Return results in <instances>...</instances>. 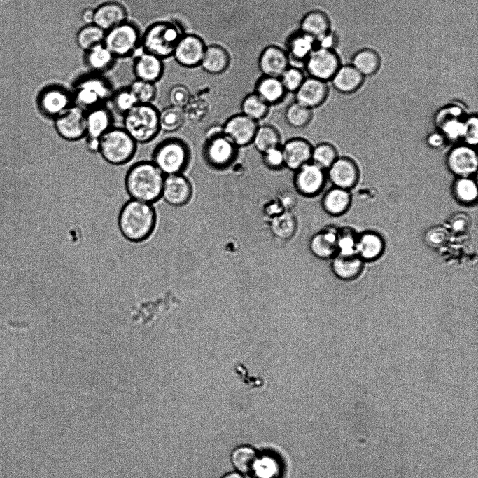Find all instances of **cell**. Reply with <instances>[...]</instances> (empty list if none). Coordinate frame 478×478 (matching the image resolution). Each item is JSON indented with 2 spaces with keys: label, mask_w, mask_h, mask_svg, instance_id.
Instances as JSON below:
<instances>
[{
  "label": "cell",
  "mask_w": 478,
  "mask_h": 478,
  "mask_svg": "<svg viewBox=\"0 0 478 478\" xmlns=\"http://www.w3.org/2000/svg\"><path fill=\"white\" fill-rule=\"evenodd\" d=\"M165 175L151 161L133 164L125 177V187L131 199L153 204L161 198Z\"/></svg>",
  "instance_id": "cell-1"
},
{
  "label": "cell",
  "mask_w": 478,
  "mask_h": 478,
  "mask_svg": "<svg viewBox=\"0 0 478 478\" xmlns=\"http://www.w3.org/2000/svg\"><path fill=\"white\" fill-rule=\"evenodd\" d=\"M157 214L153 204L129 199L121 207L118 225L122 235L131 242H142L153 233Z\"/></svg>",
  "instance_id": "cell-2"
},
{
  "label": "cell",
  "mask_w": 478,
  "mask_h": 478,
  "mask_svg": "<svg viewBox=\"0 0 478 478\" xmlns=\"http://www.w3.org/2000/svg\"><path fill=\"white\" fill-rule=\"evenodd\" d=\"M159 112L151 103H138L123 115V128L136 143L150 142L160 131Z\"/></svg>",
  "instance_id": "cell-3"
},
{
  "label": "cell",
  "mask_w": 478,
  "mask_h": 478,
  "mask_svg": "<svg viewBox=\"0 0 478 478\" xmlns=\"http://www.w3.org/2000/svg\"><path fill=\"white\" fill-rule=\"evenodd\" d=\"M190 152L182 139L171 137L160 142L153 149L151 161L166 176L182 174L187 168Z\"/></svg>",
  "instance_id": "cell-4"
},
{
  "label": "cell",
  "mask_w": 478,
  "mask_h": 478,
  "mask_svg": "<svg viewBox=\"0 0 478 478\" xmlns=\"http://www.w3.org/2000/svg\"><path fill=\"white\" fill-rule=\"evenodd\" d=\"M136 144L123 128L112 127L101 137L98 153L109 164L125 165L134 156Z\"/></svg>",
  "instance_id": "cell-5"
},
{
  "label": "cell",
  "mask_w": 478,
  "mask_h": 478,
  "mask_svg": "<svg viewBox=\"0 0 478 478\" xmlns=\"http://www.w3.org/2000/svg\"><path fill=\"white\" fill-rule=\"evenodd\" d=\"M181 27L171 22H158L146 31L142 43L145 51L167 58L173 55L175 46L183 36Z\"/></svg>",
  "instance_id": "cell-6"
},
{
  "label": "cell",
  "mask_w": 478,
  "mask_h": 478,
  "mask_svg": "<svg viewBox=\"0 0 478 478\" xmlns=\"http://www.w3.org/2000/svg\"><path fill=\"white\" fill-rule=\"evenodd\" d=\"M110 85L103 78H86L78 83L72 95L73 104L85 111L104 106L112 97Z\"/></svg>",
  "instance_id": "cell-7"
},
{
  "label": "cell",
  "mask_w": 478,
  "mask_h": 478,
  "mask_svg": "<svg viewBox=\"0 0 478 478\" xmlns=\"http://www.w3.org/2000/svg\"><path fill=\"white\" fill-rule=\"evenodd\" d=\"M140 41L138 29L126 21L106 32L103 43L115 57L130 55Z\"/></svg>",
  "instance_id": "cell-8"
},
{
  "label": "cell",
  "mask_w": 478,
  "mask_h": 478,
  "mask_svg": "<svg viewBox=\"0 0 478 478\" xmlns=\"http://www.w3.org/2000/svg\"><path fill=\"white\" fill-rule=\"evenodd\" d=\"M237 146L223 133H214L206 140L204 157L207 163L216 169L228 167L234 160Z\"/></svg>",
  "instance_id": "cell-9"
},
{
  "label": "cell",
  "mask_w": 478,
  "mask_h": 478,
  "mask_svg": "<svg viewBox=\"0 0 478 478\" xmlns=\"http://www.w3.org/2000/svg\"><path fill=\"white\" fill-rule=\"evenodd\" d=\"M303 65L309 76L327 81L332 79L339 68L340 60L333 49L317 46Z\"/></svg>",
  "instance_id": "cell-10"
},
{
  "label": "cell",
  "mask_w": 478,
  "mask_h": 478,
  "mask_svg": "<svg viewBox=\"0 0 478 478\" xmlns=\"http://www.w3.org/2000/svg\"><path fill=\"white\" fill-rule=\"evenodd\" d=\"M113 117L111 111L104 106L86 111V147L90 153H98L99 140L103 135L111 128Z\"/></svg>",
  "instance_id": "cell-11"
},
{
  "label": "cell",
  "mask_w": 478,
  "mask_h": 478,
  "mask_svg": "<svg viewBox=\"0 0 478 478\" xmlns=\"http://www.w3.org/2000/svg\"><path fill=\"white\" fill-rule=\"evenodd\" d=\"M55 128L57 134L66 141L80 140L86 135V111L73 104L55 118Z\"/></svg>",
  "instance_id": "cell-12"
},
{
  "label": "cell",
  "mask_w": 478,
  "mask_h": 478,
  "mask_svg": "<svg viewBox=\"0 0 478 478\" xmlns=\"http://www.w3.org/2000/svg\"><path fill=\"white\" fill-rule=\"evenodd\" d=\"M324 170L309 161L304 163L296 170L294 175V186L302 196L313 197L318 195L323 189L325 175Z\"/></svg>",
  "instance_id": "cell-13"
},
{
  "label": "cell",
  "mask_w": 478,
  "mask_h": 478,
  "mask_svg": "<svg viewBox=\"0 0 478 478\" xmlns=\"http://www.w3.org/2000/svg\"><path fill=\"white\" fill-rule=\"evenodd\" d=\"M258 127V121L241 113L227 119L222 132L237 147L245 146L252 144Z\"/></svg>",
  "instance_id": "cell-14"
},
{
  "label": "cell",
  "mask_w": 478,
  "mask_h": 478,
  "mask_svg": "<svg viewBox=\"0 0 478 478\" xmlns=\"http://www.w3.org/2000/svg\"><path fill=\"white\" fill-rule=\"evenodd\" d=\"M206 47L200 36L193 34H183L176 43L172 55L181 66L195 67L200 66Z\"/></svg>",
  "instance_id": "cell-15"
},
{
  "label": "cell",
  "mask_w": 478,
  "mask_h": 478,
  "mask_svg": "<svg viewBox=\"0 0 478 478\" xmlns=\"http://www.w3.org/2000/svg\"><path fill=\"white\" fill-rule=\"evenodd\" d=\"M38 107L47 117L56 118L73 104L72 95L66 89L52 86L44 90L38 98Z\"/></svg>",
  "instance_id": "cell-16"
},
{
  "label": "cell",
  "mask_w": 478,
  "mask_h": 478,
  "mask_svg": "<svg viewBox=\"0 0 478 478\" xmlns=\"http://www.w3.org/2000/svg\"><path fill=\"white\" fill-rule=\"evenodd\" d=\"M192 186L183 174L166 175L162 196L171 206L181 207L189 203L192 196Z\"/></svg>",
  "instance_id": "cell-17"
},
{
  "label": "cell",
  "mask_w": 478,
  "mask_h": 478,
  "mask_svg": "<svg viewBox=\"0 0 478 478\" xmlns=\"http://www.w3.org/2000/svg\"><path fill=\"white\" fill-rule=\"evenodd\" d=\"M447 163L449 170L458 177H470L477 172L478 159L472 146H456L449 151Z\"/></svg>",
  "instance_id": "cell-18"
},
{
  "label": "cell",
  "mask_w": 478,
  "mask_h": 478,
  "mask_svg": "<svg viewBox=\"0 0 478 478\" xmlns=\"http://www.w3.org/2000/svg\"><path fill=\"white\" fill-rule=\"evenodd\" d=\"M328 177L333 186L349 191L358 182L359 170L351 158L338 157L328 169Z\"/></svg>",
  "instance_id": "cell-19"
},
{
  "label": "cell",
  "mask_w": 478,
  "mask_h": 478,
  "mask_svg": "<svg viewBox=\"0 0 478 478\" xmlns=\"http://www.w3.org/2000/svg\"><path fill=\"white\" fill-rule=\"evenodd\" d=\"M328 93L326 81L309 76L295 92V102L312 109L323 104Z\"/></svg>",
  "instance_id": "cell-20"
},
{
  "label": "cell",
  "mask_w": 478,
  "mask_h": 478,
  "mask_svg": "<svg viewBox=\"0 0 478 478\" xmlns=\"http://www.w3.org/2000/svg\"><path fill=\"white\" fill-rule=\"evenodd\" d=\"M258 63L262 75L274 77H280L290 66L286 51L275 45H269L262 50Z\"/></svg>",
  "instance_id": "cell-21"
},
{
  "label": "cell",
  "mask_w": 478,
  "mask_h": 478,
  "mask_svg": "<svg viewBox=\"0 0 478 478\" xmlns=\"http://www.w3.org/2000/svg\"><path fill=\"white\" fill-rule=\"evenodd\" d=\"M312 148L310 142L304 138L295 137L286 141L281 146L285 167L295 171L311 161Z\"/></svg>",
  "instance_id": "cell-22"
},
{
  "label": "cell",
  "mask_w": 478,
  "mask_h": 478,
  "mask_svg": "<svg viewBox=\"0 0 478 478\" xmlns=\"http://www.w3.org/2000/svg\"><path fill=\"white\" fill-rule=\"evenodd\" d=\"M317 40L310 35L297 30L293 32L286 41V53L290 62L304 64L305 60L317 47Z\"/></svg>",
  "instance_id": "cell-23"
},
{
  "label": "cell",
  "mask_w": 478,
  "mask_h": 478,
  "mask_svg": "<svg viewBox=\"0 0 478 478\" xmlns=\"http://www.w3.org/2000/svg\"><path fill=\"white\" fill-rule=\"evenodd\" d=\"M126 18L127 12L123 6L117 2H106L94 10L93 24L106 32L125 22Z\"/></svg>",
  "instance_id": "cell-24"
},
{
  "label": "cell",
  "mask_w": 478,
  "mask_h": 478,
  "mask_svg": "<svg viewBox=\"0 0 478 478\" xmlns=\"http://www.w3.org/2000/svg\"><path fill=\"white\" fill-rule=\"evenodd\" d=\"M163 71L162 59L146 51L134 62V72L138 80L155 83L161 78Z\"/></svg>",
  "instance_id": "cell-25"
},
{
  "label": "cell",
  "mask_w": 478,
  "mask_h": 478,
  "mask_svg": "<svg viewBox=\"0 0 478 478\" xmlns=\"http://www.w3.org/2000/svg\"><path fill=\"white\" fill-rule=\"evenodd\" d=\"M230 64L227 50L217 44L206 46L200 66L211 74H220L225 71Z\"/></svg>",
  "instance_id": "cell-26"
},
{
  "label": "cell",
  "mask_w": 478,
  "mask_h": 478,
  "mask_svg": "<svg viewBox=\"0 0 478 478\" xmlns=\"http://www.w3.org/2000/svg\"><path fill=\"white\" fill-rule=\"evenodd\" d=\"M317 41L330 32V20L328 15L321 10H312L301 19L300 29Z\"/></svg>",
  "instance_id": "cell-27"
},
{
  "label": "cell",
  "mask_w": 478,
  "mask_h": 478,
  "mask_svg": "<svg viewBox=\"0 0 478 478\" xmlns=\"http://www.w3.org/2000/svg\"><path fill=\"white\" fill-rule=\"evenodd\" d=\"M269 105L281 102L286 93L280 77L262 75L255 85V92Z\"/></svg>",
  "instance_id": "cell-28"
},
{
  "label": "cell",
  "mask_w": 478,
  "mask_h": 478,
  "mask_svg": "<svg viewBox=\"0 0 478 478\" xmlns=\"http://www.w3.org/2000/svg\"><path fill=\"white\" fill-rule=\"evenodd\" d=\"M334 88L340 93L356 91L364 81V76L353 65L340 66L331 79Z\"/></svg>",
  "instance_id": "cell-29"
},
{
  "label": "cell",
  "mask_w": 478,
  "mask_h": 478,
  "mask_svg": "<svg viewBox=\"0 0 478 478\" xmlns=\"http://www.w3.org/2000/svg\"><path fill=\"white\" fill-rule=\"evenodd\" d=\"M351 196L349 190L333 186L322 198V207L328 214L338 216L345 213L349 208Z\"/></svg>",
  "instance_id": "cell-30"
},
{
  "label": "cell",
  "mask_w": 478,
  "mask_h": 478,
  "mask_svg": "<svg viewBox=\"0 0 478 478\" xmlns=\"http://www.w3.org/2000/svg\"><path fill=\"white\" fill-rule=\"evenodd\" d=\"M281 463L276 456L269 453L257 455L250 472L253 478H279Z\"/></svg>",
  "instance_id": "cell-31"
},
{
  "label": "cell",
  "mask_w": 478,
  "mask_h": 478,
  "mask_svg": "<svg viewBox=\"0 0 478 478\" xmlns=\"http://www.w3.org/2000/svg\"><path fill=\"white\" fill-rule=\"evenodd\" d=\"M353 66L363 76L375 74L381 66V58L379 53L372 48H363L353 55Z\"/></svg>",
  "instance_id": "cell-32"
},
{
  "label": "cell",
  "mask_w": 478,
  "mask_h": 478,
  "mask_svg": "<svg viewBox=\"0 0 478 478\" xmlns=\"http://www.w3.org/2000/svg\"><path fill=\"white\" fill-rule=\"evenodd\" d=\"M86 52V62L88 67L93 71H105L113 62L115 56L104 43L98 44Z\"/></svg>",
  "instance_id": "cell-33"
},
{
  "label": "cell",
  "mask_w": 478,
  "mask_h": 478,
  "mask_svg": "<svg viewBox=\"0 0 478 478\" xmlns=\"http://www.w3.org/2000/svg\"><path fill=\"white\" fill-rule=\"evenodd\" d=\"M280 141V134L276 128L271 125H262L258 127L252 143L258 151L263 153L279 146Z\"/></svg>",
  "instance_id": "cell-34"
},
{
  "label": "cell",
  "mask_w": 478,
  "mask_h": 478,
  "mask_svg": "<svg viewBox=\"0 0 478 478\" xmlns=\"http://www.w3.org/2000/svg\"><path fill=\"white\" fill-rule=\"evenodd\" d=\"M337 236L330 231H324L314 235L310 242L311 251L318 257L326 258L335 251Z\"/></svg>",
  "instance_id": "cell-35"
},
{
  "label": "cell",
  "mask_w": 478,
  "mask_h": 478,
  "mask_svg": "<svg viewBox=\"0 0 478 478\" xmlns=\"http://www.w3.org/2000/svg\"><path fill=\"white\" fill-rule=\"evenodd\" d=\"M384 243L377 233L367 232L362 235L356 243V249L365 259H372L377 257L382 252Z\"/></svg>",
  "instance_id": "cell-36"
},
{
  "label": "cell",
  "mask_w": 478,
  "mask_h": 478,
  "mask_svg": "<svg viewBox=\"0 0 478 478\" xmlns=\"http://www.w3.org/2000/svg\"><path fill=\"white\" fill-rule=\"evenodd\" d=\"M453 193L458 202L472 204L478 196L477 183L470 177H458L454 183Z\"/></svg>",
  "instance_id": "cell-37"
},
{
  "label": "cell",
  "mask_w": 478,
  "mask_h": 478,
  "mask_svg": "<svg viewBox=\"0 0 478 478\" xmlns=\"http://www.w3.org/2000/svg\"><path fill=\"white\" fill-rule=\"evenodd\" d=\"M160 130L173 132L181 128L185 121L183 108L169 105L159 112Z\"/></svg>",
  "instance_id": "cell-38"
},
{
  "label": "cell",
  "mask_w": 478,
  "mask_h": 478,
  "mask_svg": "<svg viewBox=\"0 0 478 478\" xmlns=\"http://www.w3.org/2000/svg\"><path fill=\"white\" fill-rule=\"evenodd\" d=\"M256 451L249 446H239L230 454V461L234 469L241 474L248 473L256 458Z\"/></svg>",
  "instance_id": "cell-39"
},
{
  "label": "cell",
  "mask_w": 478,
  "mask_h": 478,
  "mask_svg": "<svg viewBox=\"0 0 478 478\" xmlns=\"http://www.w3.org/2000/svg\"><path fill=\"white\" fill-rule=\"evenodd\" d=\"M241 113L258 121L268 114L269 105L255 93L248 94L241 104Z\"/></svg>",
  "instance_id": "cell-40"
},
{
  "label": "cell",
  "mask_w": 478,
  "mask_h": 478,
  "mask_svg": "<svg viewBox=\"0 0 478 478\" xmlns=\"http://www.w3.org/2000/svg\"><path fill=\"white\" fill-rule=\"evenodd\" d=\"M106 32L98 26L90 24L81 28L76 36L78 46L83 50L87 51L91 48L103 43Z\"/></svg>",
  "instance_id": "cell-41"
},
{
  "label": "cell",
  "mask_w": 478,
  "mask_h": 478,
  "mask_svg": "<svg viewBox=\"0 0 478 478\" xmlns=\"http://www.w3.org/2000/svg\"><path fill=\"white\" fill-rule=\"evenodd\" d=\"M297 228V221L290 211H283L274 216L271 222V228L278 237L288 238L292 237Z\"/></svg>",
  "instance_id": "cell-42"
},
{
  "label": "cell",
  "mask_w": 478,
  "mask_h": 478,
  "mask_svg": "<svg viewBox=\"0 0 478 478\" xmlns=\"http://www.w3.org/2000/svg\"><path fill=\"white\" fill-rule=\"evenodd\" d=\"M312 109L297 102L291 103L285 112V119L288 125L295 128L307 125L311 118Z\"/></svg>",
  "instance_id": "cell-43"
},
{
  "label": "cell",
  "mask_w": 478,
  "mask_h": 478,
  "mask_svg": "<svg viewBox=\"0 0 478 478\" xmlns=\"http://www.w3.org/2000/svg\"><path fill=\"white\" fill-rule=\"evenodd\" d=\"M338 158L336 148L328 142H322L312 148L311 161L328 170Z\"/></svg>",
  "instance_id": "cell-44"
},
{
  "label": "cell",
  "mask_w": 478,
  "mask_h": 478,
  "mask_svg": "<svg viewBox=\"0 0 478 478\" xmlns=\"http://www.w3.org/2000/svg\"><path fill=\"white\" fill-rule=\"evenodd\" d=\"M361 261L350 256L337 258L333 264V268L336 274L342 278L351 279L355 278L360 271Z\"/></svg>",
  "instance_id": "cell-45"
},
{
  "label": "cell",
  "mask_w": 478,
  "mask_h": 478,
  "mask_svg": "<svg viewBox=\"0 0 478 478\" xmlns=\"http://www.w3.org/2000/svg\"><path fill=\"white\" fill-rule=\"evenodd\" d=\"M138 103L137 99L129 88L120 90L112 95V104L115 110L122 115Z\"/></svg>",
  "instance_id": "cell-46"
},
{
  "label": "cell",
  "mask_w": 478,
  "mask_h": 478,
  "mask_svg": "<svg viewBox=\"0 0 478 478\" xmlns=\"http://www.w3.org/2000/svg\"><path fill=\"white\" fill-rule=\"evenodd\" d=\"M135 95L139 103L148 104L156 96V88L154 83L136 79L129 88Z\"/></svg>",
  "instance_id": "cell-47"
},
{
  "label": "cell",
  "mask_w": 478,
  "mask_h": 478,
  "mask_svg": "<svg viewBox=\"0 0 478 478\" xmlns=\"http://www.w3.org/2000/svg\"><path fill=\"white\" fill-rule=\"evenodd\" d=\"M303 71L296 66L290 65L280 76L286 92L295 93L305 79Z\"/></svg>",
  "instance_id": "cell-48"
},
{
  "label": "cell",
  "mask_w": 478,
  "mask_h": 478,
  "mask_svg": "<svg viewBox=\"0 0 478 478\" xmlns=\"http://www.w3.org/2000/svg\"><path fill=\"white\" fill-rule=\"evenodd\" d=\"M440 126L443 135L449 139L454 140L463 138L465 131V123L458 118H451L443 121Z\"/></svg>",
  "instance_id": "cell-49"
},
{
  "label": "cell",
  "mask_w": 478,
  "mask_h": 478,
  "mask_svg": "<svg viewBox=\"0 0 478 478\" xmlns=\"http://www.w3.org/2000/svg\"><path fill=\"white\" fill-rule=\"evenodd\" d=\"M190 93L187 87L183 85L173 86L168 95L169 105L183 108L190 101Z\"/></svg>",
  "instance_id": "cell-50"
},
{
  "label": "cell",
  "mask_w": 478,
  "mask_h": 478,
  "mask_svg": "<svg viewBox=\"0 0 478 478\" xmlns=\"http://www.w3.org/2000/svg\"><path fill=\"white\" fill-rule=\"evenodd\" d=\"M262 154L263 163L268 168L276 170L285 167L283 152L280 146L268 149Z\"/></svg>",
  "instance_id": "cell-51"
},
{
  "label": "cell",
  "mask_w": 478,
  "mask_h": 478,
  "mask_svg": "<svg viewBox=\"0 0 478 478\" xmlns=\"http://www.w3.org/2000/svg\"><path fill=\"white\" fill-rule=\"evenodd\" d=\"M465 123V131L463 138L466 144L476 146L478 142V118L476 116L469 117Z\"/></svg>",
  "instance_id": "cell-52"
},
{
  "label": "cell",
  "mask_w": 478,
  "mask_h": 478,
  "mask_svg": "<svg viewBox=\"0 0 478 478\" xmlns=\"http://www.w3.org/2000/svg\"><path fill=\"white\" fill-rule=\"evenodd\" d=\"M356 242L352 235L345 233L337 237V247H338L344 256H350L356 248Z\"/></svg>",
  "instance_id": "cell-53"
},
{
  "label": "cell",
  "mask_w": 478,
  "mask_h": 478,
  "mask_svg": "<svg viewBox=\"0 0 478 478\" xmlns=\"http://www.w3.org/2000/svg\"><path fill=\"white\" fill-rule=\"evenodd\" d=\"M337 43V37L334 33H332L331 32H328L327 34H325L317 41L318 46L333 50Z\"/></svg>",
  "instance_id": "cell-54"
},
{
  "label": "cell",
  "mask_w": 478,
  "mask_h": 478,
  "mask_svg": "<svg viewBox=\"0 0 478 478\" xmlns=\"http://www.w3.org/2000/svg\"><path fill=\"white\" fill-rule=\"evenodd\" d=\"M428 143L433 147H440L444 143V135L438 132L433 133L428 137Z\"/></svg>",
  "instance_id": "cell-55"
},
{
  "label": "cell",
  "mask_w": 478,
  "mask_h": 478,
  "mask_svg": "<svg viewBox=\"0 0 478 478\" xmlns=\"http://www.w3.org/2000/svg\"><path fill=\"white\" fill-rule=\"evenodd\" d=\"M94 10L92 8H87L82 13L81 18L82 20L86 23V25L93 24L94 20Z\"/></svg>",
  "instance_id": "cell-56"
},
{
  "label": "cell",
  "mask_w": 478,
  "mask_h": 478,
  "mask_svg": "<svg viewBox=\"0 0 478 478\" xmlns=\"http://www.w3.org/2000/svg\"><path fill=\"white\" fill-rule=\"evenodd\" d=\"M221 478H244L241 473L237 472H230L225 474Z\"/></svg>",
  "instance_id": "cell-57"
}]
</instances>
